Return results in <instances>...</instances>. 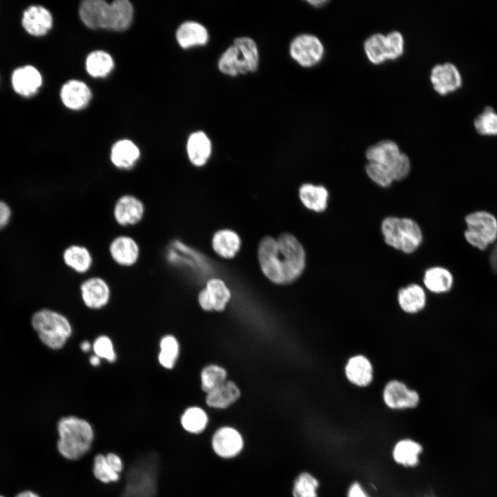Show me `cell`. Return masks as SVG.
<instances>
[{
	"label": "cell",
	"mask_w": 497,
	"mask_h": 497,
	"mask_svg": "<svg viewBox=\"0 0 497 497\" xmlns=\"http://www.w3.org/2000/svg\"><path fill=\"white\" fill-rule=\"evenodd\" d=\"M258 260L262 271L272 282L286 284L296 280L305 267V251L296 237L284 233L276 239L264 237L259 244Z\"/></svg>",
	"instance_id": "6da1fadb"
},
{
	"label": "cell",
	"mask_w": 497,
	"mask_h": 497,
	"mask_svg": "<svg viewBox=\"0 0 497 497\" xmlns=\"http://www.w3.org/2000/svg\"><path fill=\"white\" fill-rule=\"evenodd\" d=\"M368 163L365 170L368 177L382 187L390 186L394 181L405 179L411 168L408 156L401 153L393 141L385 139L370 146L365 153Z\"/></svg>",
	"instance_id": "7a4b0ae2"
},
{
	"label": "cell",
	"mask_w": 497,
	"mask_h": 497,
	"mask_svg": "<svg viewBox=\"0 0 497 497\" xmlns=\"http://www.w3.org/2000/svg\"><path fill=\"white\" fill-rule=\"evenodd\" d=\"M133 8L127 0L108 3L103 0H86L79 7V17L88 28L116 31L126 30L130 25Z\"/></svg>",
	"instance_id": "3957f363"
},
{
	"label": "cell",
	"mask_w": 497,
	"mask_h": 497,
	"mask_svg": "<svg viewBox=\"0 0 497 497\" xmlns=\"http://www.w3.org/2000/svg\"><path fill=\"white\" fill-rule=\"evenodd\" d=\"M57 449L64 458L77 460L90 449L94 432L87 420L73 416L64 417L57 424Z\"/></svg>",
	"instance_id": "277c9868"
},
{
	"label": "cell",
	"mask_w": 497,
	"mask_h": 497,
	"mask_svg": "<svg viewBox=\"0 0 497 497\" xmlns=\"http://www.w3.org/2000/svg\"><path fill=\"white\" fill-rule=\"evenodd\" d=\"M31 322L40 340L54 350L61 349L72 333L68 319L51 309H43L37 311L33 314Z\"/></svg>",
	"instance_id": "5b68a950"
},
{
	"label": "cell",
	"mask_w": 497,
	"mask_h": 497,
	"mask_svg": "<svg viewBox=\"0 0 497 497\" xmlns=\"http://www.w3.org/2000/svg\"><path fill=\"white\" fill-rule=\"evenodd\" d=\"M259 63V53L255 42L250 37L236 38L218 61L220 70L230 76L255 72Z\"/></svg>",
	"instance_id": "8992f818"
},
{
	"label": "cell",
	"mask_w": 497,
	"mask_h": 497,
	"mask_svg": "<svg viewBox=\"0 0 497 497\" xmlns=\"http://www.w3.org/2000/svg\"><path fill=\"white\" fill-rule=\"evenodd\" d=\"M381 231L387 244L405 253L414 252L422 241L420 227L410 218L387 217Z\"/></svg>",
	"instance_id": "52a82bcc"
},
{
	"label": "cell",
	"mask_w": 497,
	"mask_h": 497,
	"mask_svg": "<svg viewBox=\"0 0 497 497\" xmlns=\"http://www.w3.org/2000/svg\"><path fill=\"white\" fill-rule=\"evenodd\" d=\"M157 469L154 455L139 460L130 469L121 497H154L156 492Z\"/></svg>",
	"instance_id": "ba28073f"
},
{
	"label": "cell",
	"mask_w": 497,
	"mask_h": 497,
	"mask_svg": "<svg viewBox=\"0 0 497 497\" xmlns=\"http://www.w3.org/2000/svg\"><path fill=\"white\" fill-rule=\"evenodd\" d=\"M465 220V237L472 246L484 251L497 240V219L491 213L478 211L468 214Z\"/></svg>",
	"instance_id": "9c48e42d"
},
{
	"label": "cell",
	"mask_w": 497,
	"mask_h": 497,
	"mask_svg": "<svg viewBox=\"0 0 497 497\" xmlns=\"http://www.w3.org/2000/svg\"><path fill=\"white\" fill-rule=\"evenodd\" d=\"M324 47L320 40L311 34L296 37L290 45V54L302 66L310 67L320 61Z\"/></svg>",
	"instance_id": "30bf717a"
},
{
	"label": "cell",
	"mask_w": 497,
	"mask_h": 497,
	"mask_svg": "<svg viewBox=\"0 0 497 497\" xmlns=\"http://www.w3.org/2000/svg\"><path fill=\"white\" fill-rule=\"evenodd\" d=\"M146 213L145 204L133 194L119 196L113 208V217L120 226H133L142 221Z\"/></svg>",
	"instance_id": "8fae6325"
},
{
	"label": "cell",
	"mask_w": 497,
	"mask_h": 497,
	"mask_svg": "<svg viewBox=\"0 0 497 497\" xmlns=\"http://www.w3.org/2000/svg\"><path fill=\"white\" fill-rule=\"evenodd\" d=\"M108 253L112 260L119 266H133L139 260L141 248L138 242L128 235H119L109 243Z\"/></svg>",
	"instance_id": "7c38bea8"
},
{
	"label": "cell",
	"mask_w": 497,
	"mask_h": 497,
	"mask_svg": "<svg viewBox=\"0 0 497 497\" xmlns=\"http://www.w3.org/2000/svg\"><path fill=\"white\" fill-rule=\"evenodd\" d=\"M430 79L434 90L442 95L454 92L462 84L460 70L451 62L435 65L431 70Z\"/></svg>",
	"instance_id": "4fadbf2b"
},
{
	"label": "cell",
	"mask_w": 497,
	"mask_h": 497,
	"mask_svg": "<svg viewBox=\"0 0 497 497\" xmlns=\"http://www.w3.org/2000/svg\"><path fill=\"white\" fill-rule=\"evenodd\" d=\"M79 289L81 299L89 309H101L110 300V288L102 277L98 276L89 277L81 284Z\"/></svg>",
	"instance_id": "5bb4252c"
},
{
	"label": "cell",
	"mask_w": 497,
	"mask_h": 497,
	"mask_svg": "<svg viewBox=\"0 0 497 497\" xmlns=\"http://www.w3.org/2000/svg\"><path fill=\"white\" fill-rule=\"evenodd\" d=\"M231 291L220 279L209 280L198 296L200 306L205 311H222L231 299Z\"/></svg>",
	"instance_id": "9a60e30c"
},
{
	"label": "cell",
	"mask_w": 497,
	"mask_h": 497,
	"mask_svg": "<svg viewBox=\"0 0 497 497\" xmlns=\"http://www.w3.org/2000/svg\"><path fill=\"white\" fill-rule=\"evenodd\" d=\"M241 434L234 428L223 427L217 429L212 438V447L219 456L229 458L236 456L243 448Z\"/></svg>",
	"instance_id": "2e32d148"
},
{
	"label": "cell",
	"mask_w": 497,
	"mask_h": 497,
	"mask_svg": "<svg viewBox=\"0 0 497 497\" xmlns=\"http://www.w3.org/2000/svg\"><path fill=\"white\" fill-rule=\"evenodd\" d=\"M383 400L386 405L393 409L413 408L419 402L416 391L409 389L402 382L390 381L383 391Z\"/></svg>",
	"instance_id": "e0dca14e"
},
{
	"label": "cell",
	"mask_w": 497,
	"mask_h": 497,
	"mask_svg": "<svg viewBox=\"0 0 497 497\" xmlns=\"http://www.w3.org/2000/svg\"><path fill=\"white\" fill-rule=\"evenodd\" d=\"M11 81L17 94L28 97L37 92L42 84V77L36 68L27 65L13 71Z\"/></svg>",
	"instance_id": "ac0fdd59"
},
{
	"label": "cell",
	"mask_w": 497,
	"mask_h": 497,
	"mask_svg": "<svg viewBox=\"0 0 497 497\" xmlns=\"http://www.w3.org/2000/svg\"><path fill=\"white\" fill-rule=\"evenodd\" d=\"M22 26L30 35L41 37L46 35L52 26L51 13L41 6H31L23 13Z\"/></svg>",
	"instance_id": "d6986e66"
},
{
	"label": "cell",
	"mask_w": 497,
	"mask_h": 497,
	"mask_svg": "<svg viewBox=\"0 0 497 497\" xmlns=\"http://www.w3.org/2000/svg\"><path fill=\"white\" fill-rule=\"evenodd\" d=\"M141 156L138 146L131 140L121 139L112 146L110 159L112 164L117 169L128 170L138 162Z\"/></svg>",
	"instance_id": "ffe728a7"
},
{
	"label": "cell",
	"mask_w": 497,
	"mask_h": 497,
	"mask_svg": "<svg viewBox=\"0 0 497 497\" xmlns=\"http://www.w3.org/2000/svg\"><path fill=\"white\" fill-rule=\"evenodd\" d=\"M61 99L68 108L79 110L84 108L91 98V92L86 84L78 80L66 82L61 90Z\"/></svg>",
	"instance_id": "44dd1931"
},
{
	"label": "cell",
	"mask_w": 497,
	"mask_h": 497,
	"mask_svg": "<svg viewBox=\"0 0 497 497\" xmlns=\"http://www.w3.org/2000/svg\"><path fill=\"white\" fill-rule=\"evenodd\" d=\"M62 258L68 268L79 274L89 271L93 264L90 251L82 244H72L67 246L63 252Z\"/></svg>",
	"instance_id": "7402d4cb"
},
{
	"label": "cell",
	"mask_w": 497,
	"mask_h": 497,
	"mask_svg": "<svg viewBox=\"0 0 497 497\" xmlns=\"http://www.w3.org/2000/svg\"><path fill=\"white\" fill-rule=\"evenodd\" d=\"M186 152L193 165L202 166L207 162L211 154V140L202 131L193 133L187 141Z\"/></svg>",
	"instance_id": "603a6c76"
},
{
	"label": "cell",
	"mask_w": 497,
	"mask_h": 497,
	"mask_svg": "<svg viewBox=\"0 0 497 497\" xmlns=\"http://www.w3.org/2000/svg\"><path fill=\"white\" fill-rule=\"evenodd\" d=\"M345 374L353 384L359 387H365L372 380V365L364 355H355L349 360L345 367Z\"/></svg>",
	"instance_id": "cb8c5ba5"
},
{
	"label": "cell",
	"mask_w": 497,
	"mask_h": 497,
	"mask_svg": "<svg viewBox=\"0 0 497 497\" xmlns=\"http://www.w3.org/2000/svg\"><path fill=\"white\" fill-rule=\"evenodd\" d=\"M176 38L179 46L184 48L204 45L208 40L206 28L195 21L183 23L177 29Z\"/></svg>",
	"instance_id": "d4e9b609"
},
{
	"label": "cell",
	"mask_w": 497,
	"mask_h": 497,
	"mask_svg": "<svg viewBox=\"0 0 497 497\" xmlns=\"http://www.w3.org/2000/svg\"><path fill=\"white\" fill-rule=\"evenodd\" d=\"M299 196L302 203L309 210L320 213L327 207L329 192L323 186L303 184L299 188Z\"/></svg>",
	"instance_id": "484cf974"
},
{
	"label": "cell",
	"mask_w": 497,
	"mask_h": 497,
	"mask_svg": "<svg viewBox=\"0 0 497 497\" xmlns=\"http://www.w3.org/2000/svg\"><path fill=\"white\" fill-rule=\"evenodd\" d=\"M212 246L217 255L226 259H231L239 251L241 240L236 232L230 229H222L214 234Z\"/></svg>",
	"instance_id": "4316f807"
},
{
	"label": "cell",
	"mask_w": 497,
	"mask_h": 497,
	"mask_svg": "<svg viewBox=\"0 0 497 497\" xmlns=\"http://www.w3.org/2000/svg\"><path fill=\"white\" fill-rule=\"evenodd\" d=\"M422 447L411 439H402L394 445L392 456L399 465L407 467H413L418 465Z\"/></svg>",
	"instance_id": "83f0119b"
},
{
	"label": "cell",
	"mask_w": 497,
	"mask_h": 497,
	"mask_svg": "<svg viewBox=\"0 0 497 497\" xmlns=\"http://www.w3.org/2000/svg\"><path fill=\"white\" fill-rule=\"evenodd\" d=\"M240 391L232 381L224 383L207 393L206 404L213 408L224 409L234 403L240 397Z\"/></svg>",
	"instance_id": "f1b7e54d"
},
{
	"label": "cell",
	"mask_w": 497,
	"mask_h": 497,
	"mask_svg": "<svg viewBox=\"0 0 497 497\" xmlns=\"http://www.w3.org/2000/svg\"><path fill=\"white\" fill-rule=\"evenodd\" d=\"M398 298L401 309L411 313L422 309L426 303V295L424 289L416 284H411L400 289Z\"/></svg>",
	"instance_id": "f546056e"
},
{
	"label": "cell",
	"mask_w": 497,
	"mask_h": 497,
	"mask_svg": "<svg viewBox=\"0 0 497 497\" xmlns=\"http://www.w3.org/2000/svg\"><path fill=\"white\" fill-rule=\"evenodd\" d=\"M453 276L450 271L442 266H433L426 270L423 282L425 286L433 293L448 291L453 284Z\"/></svg>",
	"instance_id": "4dcf8cb0"
},
{
	"label": "cell",
	"mask_w": 497,
	"mask_h": 497,
	"mask_svg": "<svg viewBox=\"0 0 497 497\" xmlns=\"http://www.w3.org/2000/svg\"><path fill=\"white\" fill-rule=\"evenodd\" d=\"M114 66L111 56L102 50H96L87 57L86 68L93 77H101L110 72Z\"/></svg>",
	"instance_id": "1f68e13d"
},
{
	"label": "cell",
	"mask_w": 497,
	"mask_h": 497,
	"mask_svg": "<svg viewBox=\"0 0 497 497\" xmlns=\"http://www.w3.org/2000/svg\"><path fill=\"white\" fill-rule=\"evenodd\" d=\"M179 351V345L175 336H163L159 341V352L157 356L159 364L167 369H173L177 360Z\"/></svg>",
	"instance_id": "d6a6232c"
},
{
	"label": "cell",
	"mask_w": 497,
	"mask_h": 497,
	"mask_svg": "<svg viewBox=\"0 0 497 497\" xmlns=\"http://www.w3.org/2000/svg\"><path fill=\"white\" fill-rule=\"evenodd\" d=\"M476 131L484 136H497V112L491 106H486L473 121Z\"/></svg>",
	"instance_id": "836d02e7"
},
{
	"label": "cell",
	"mask_w": 497,
	"mask_h": 497,
	"mask_svg": "<svg viewBox=\"0 0 497 497\" xmlns=\"http://www.w3.org/2000/svg\"><path fill=\"white\" fill-rule=\"evenodd\" d=\"M208 423V416L200 407H191L186 409L181 417L183 428L192 433L203 431Z\"/></svg>",
	"instance_id": "e575fe53"
},
{
	"label": "cell",
	"mask_w": 497,
	"mask_h": 497,
	"mask_svg": "<svg viewBox=\"0 0 497 497\" xmlns=\"http://www.w3.org/2000/svg\"><path fill=\"white\" fill-rule=\"evenodd\" d=\"M364 49L369 61L378 64L387 59L385 35L373 33L368 37L364 43Z\"/></svg>",
	"instance_id": "d590c367"
},
{
	"label": "cell",
	"mask_w": 497,
	"mask_h": 497,
	"mask_svg": "<svg viewBox=\"0 0 497 497\" xmlns=\"http://www.w3.org/2000/svg\"><path fill=\"white\" fill-rule=\"evenodd\" d=\"M226 370L216 364L204 367L201 372V382L203 391L206 393L215 389L226 381Z\"/></svg>",
	"instance_id": "8d00e7d4"
},
{
	"label": "cell",
	"mask_w": 497,
	"mask_h": 497,
	"mask_svg": "<svg viewBox=\"0 0 497 497\" xmlns=\"http://www.w3.org/2000/svg\"><path fill=\"white\" fill-rule=\"evenodd\" d=\"M318 480L307 472L301 473L295 480L293 497H318Z\"/></svg>",
	"instance_id": "74e56055"
},
{
	"label": "cell",
	"mask_w": 497,
	"mask_h": 497,
	"mask_svg": "<svg viewBox=\"0 0 497 497\" xmlns=\"http://www.w3.org/2000/svg\"><path fill=\"white\" fill-rule=\"evenodd\" d=\"M93 473L95 476L104 483L116 482L119 478V474L110 467L106 456L102 454H98L94 458Z\"/></svg>",
	"instance_id": "f35d334b"
},
{
	"label": "cell",
	"mask_w": 497,
	"mask_h": 497,
	"mask_svg": "<svg viewBox=\"0 0 497 497\" xmlns=\"http://www.w3.org/2000/svg\"><path fill=\"white\" fill-rule=\"evenodd\" d=\"M92 344V350L95 355L110 363L115 362L117 354L113 341L108 336L105 335H99L95 338Z\"/></svg>",
	"instance_id": "ab89813d"
},
{
	"label": "cell",
	"mask_w": 497,
	"mask_h": 497,
	"mask_svg": "<svg viewBox=\"0 0 497 497\" xmlns=\"http://www.w3.org/2000/svg\"><path fill=\"white\" fill-rule=\"evenodd\" d=\"M387 59H395L400 57L404 50V39L402 34L394 30L385 35Z\"/></svg>",
	"instance_id": "60d3db41"
},
{
	"label": "cell",
	"mask_w": 497,
	"mask_h": 497,
	"mask_svg": "<svg viewBox=\"0 0 497 497\" xmlns=\"http://www.w3.org/2000/svg\"><path fill=\"white\" fill-rule=\"evenodd\" d=\"M106 456V459L110 467L117 473L119 474L123 469V463L121 459L114 453H109Z\"/></svg>",
	"instance_id": "b9f144b4"
},
{
	"label": "cell",
	"mask_w": 497,
	"mask_h": 497,
	"mask_svg": "<svg viewBox=\"0 0 497 497\" xmlns=\"http://www.w3.org/2000/svg\"><path fill=\"white\" fill-rule=\"evenodd\" d=\"M347 497H369V496L359 483L355 482L349 486Z\"/></svg>",
	"instance_id": "7bdbcfd3"
},
{
	"label": "cell",
	"mask_w": 497,
	"mask_h": 497,
	"mask_svg": "<svg viewBox=\"0 0 497 497\" xmlns=\"http://www.w3.org/2000/svg\"><path fill=\"white\" fill-rule=\"evenodd\" d=\"M10 209L8 206L0 201V229L4 227L9 221Z\"/></svg>",
	"instance_id": "ee69618b"
},
{
	"label": "cell",
	"mask_w": 497,
	"mask_h": 497,
	"mask_svg": "<svg viewBox=\"0 0 497 497\" xmlns=\"http://www.w3.org/2000/svg\"><path fill=\"white\" fill-rule=\"evenodd\" d=\"M489 262L493 271L497 273V242L491 252Z\"/></svg>",
	"instance_id": "f6af8a7d"
},
{
	"label": "cell",
	"mask_w": 497,
	"mask_h": 497,
	"mask_svg": "<svg viewBox=\"0 0 497 497\" xmlns=\"http://www.w3.org/2000/svg\"><path fill=\"white\" fill-rule=\"evenodd\" d=\"M80 349L84 353H88L92 349V344L88 340H84L80 344Z\"/></svg>",
	"instance_id": "bcb514c9"
},
{
	"label": "cell",
	"mask_w": 497,
	"mask_h": 497,
	"mask_svg": "<svg viewBox=\"0 0 497 497\" xmlns=\"http://www.w3.org/2000/svg\"><path fill=\"white\" fill-rule=\"evenodd\" d=\"M101 358L93 354L89 358V362L93 367H97L101 363Z\"/></svg>",
	"instance_id": "7dc6e473"
},
{
	"label": "cell",
	"mask_w": 497,
	"mask_h": 497,
	"mask_svg": "<svg viewBox=\"0 0 497 497\" xmlns=\"http://www.w3.org/2000/svg\"><path fill=\"white\" fill-rule=\"evenodd\" d=\"M15 497H39V496L32 491H24L19 493Z\"/></svg>",
	"instance_id": "c3c4849f"
},
{
	"label": "cell",
	"mask_w": 497,
	"mask_h": 497,
	"mask_svg": "<svg viewBox=\"0 0 497 497\" xmlns=\"http://www.w3.org/2000/svg\"><path fill=\"white\" fill-rule=\"evenodd\" d=\"M309 3H311L313 6H321L325 3H327L328 1L325 0H313V1H307Z\"/></svg>",
	"instance_id": "681fc988"
},
{
	"label": "cell",
	"mask_w": 497,
	"mask_h": 497,
	"mask_svg": "<svg viewBox=\"0 0 497 497\" xmlns=\"http://www.w3.org/2000/svg\"><path fill=\"white\" fill-rule=\"evenodd\" d=\"M427 497H434V496H427Z\"/></svg>",
	"instance_id": "f907efd6"
},
{
	"label": "cell",
	"mask_w": 497,
	"mask_h": 497,
	"mask_svg": "<svg viewBox=\"0 0 497 497\" xmlns=\"http://www.w3.org/2000/svg\"><path fill=\"white\" fill-rule=\"evenodd\" d=\"M0 497H4V496L0 495Z\"/></svg>",
	"instance_id": "816d5d0a"
}]
</instances>
